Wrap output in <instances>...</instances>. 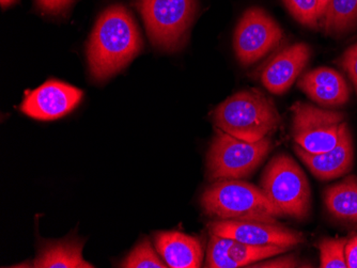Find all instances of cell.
<instances>
[{"instance_id":"obj_1","label":"cell","mask_w":357,"mask_h":268,"mask_svg":"<svg viewBox=\"0 0 357 268\" xmlns=\"http://www.w3.org/2000/svg\"><path fill=\"white\" fill-rule=\"evenodd\" d=\"M142 40L132 14L121 5L106 9L94 26L87 46L88 65L94 81L119 73L140 53Z\"/></svg>"},{"instance_id":"obj_2","label":"cell","mask_w":357,"mask_h":268,"mask_svg":"<svg viewBox=\"0 0 357 268\" xmlns=\"http://www.w3.org/2000/svg\"><path fill=\"white\" fill-rule=\"evenodd\" d=\"M212 120L216 129L248 143L271 137L282 123L274 102L257 89L228 97L213 110Z\"/></svg>"},{"instance_id":"obj_3","label":"cell","mask_w":357,"mask_h":268,"mask_svg":"<svg viewBox=\"0 0 357 268\" xmlns=\"http://www.w3.org/2000/svg\"><path fill=\"white\" fill-rule=\"evenodd\" d=\"M202 211L220 220H259L278 223L280 217L261 188L240 180H220L202 194Z\"/></svg>"},{"instance_id":"obj_4","label":"cell","mask_w":357,"mask_h":268,"mask_svg":"<svg viewBox=\"0 0 357 268\" xmlns=\"http://www.w3.org/2000/svg\"><path fill=\"white\" fill-rule=\"evenodd\" d=\"M260 188L280 217L305 220L312 210V191L305 172L288 154L274 156L264 169Z\"/></svg>"},{"instance_id":"obj_5","label":"cell","mask_w":357,"mask_h":268,"mask_svg":"<svg viewBox=\"0 0 357 268\" xmlns=\"http://www.w3.org/2000/svg\"><path fill=\"white\" fill-rule=\"evenodd\" d=\"M150 41L160 51H178L185 44L197 12V0H136Z\"/></svg>"},{"instance_id":"obj_6","label":"cell","mask_w":357,"mask_h":268,"mask_svg":"<svg viewBox=\"0 0 357 268\" xmlns=\"http://www.w3.org/2000/svg\"><path fill=\"white\" fill-rule=\"evenodd\" d=\"M272 149L271 137L248 143L216 129L206 156L208 179L220 181L250 177Z\"/></svg>"},{"instance_id":"obj_7","label":"cell","mask_w":357,"mask_h":268,"mask_svg":"<svg viewBox=\"0 0 357 268\" xmlns=\"http://www.w3.org/2000/svg\"><path fill=\"white\" fill-rule=\"evenodd\" d=\"M291 111L294 143L310 153L330 151L349 132L344 113L303 102H296Z\"/></svg>"},{"instance_id":"obj_8","label":"cell","mask_w":357,"mask_h":268,"mask_svg":"<svg viewBox=\"0 0 357 268\" xmlns=\"http://www.w3.org/2000/svg\"><path fill=\"white\" fill-rule=\"evenodd\" d=\"M284 38L282 27L264 9L250 8L234 31V53L241 65L250 67L278 49Z\"/></svg>"},{"instance_id":"obj_9","label":"cell","mask_w":357,"mask_h":268,"mask_svg":"<svg viewBox=\"0 0 357 268\" xmlns=\"http://www.w3.org/2000/svg\"><path fill=\"white\" fill-rule=\"evenodd\" d=\"M210 233L250 245L294 247L305 242L304 234L278 223L259 220H218L208 225Z\"/></svg>"},{"instance_id":"obj_10","label":"cell","mask_w":357,"mask_h":268,"mask_svg":"<svg viewBox=\"0 0 357 268\" xmlns=\"http://www.w3.org/2000/svg\"><path fill=\"white\" fill-rule=\"evenodd\" d=\"M83 95L84 92L78 88L52 79L37 89L26 92L21 110L33 119L52 121L71 113Z\"/></svg>"},{"instance_id":"obj_11","label":"cell","mask_w":357,"mask_h":268,"mask_svg":"<svg viewBox=\"0 0 357 268\" xmlns=\"http://www.w3.org/2000/svg\"><path fill=\"white\" fill-rule=\"evenodd\" d=\"M290 247L276 245H250L210 233L204 267H250L257 262L284 255Z\"/></svg>"},{"instance_id":"obj_12","label":"cell","mask_w":357,"mask_h":268,"mask_svg":"<svg viewBox=\"0 0 357 268\" xmlns=\"http://www.w3.org/2000/svg\"><path fill=\"white\" fill-rule=\"evenodd\" d=\"M312 51L305 43L287 46L273 56L260 71V81L266 90L276 95L286 93L310 61Z\"/></svg>"},{"instance_id":"obj_13","label":"cell","mask_w":357,"mask_h":268,"mask_svg":"<svg viewBox=\"0 0 357 268\" xmlns=\"http://www.w3.org/2000/svg\"><path fill=\"white\" fill-rule=\"evenodd\" d=\"M298 87L323 108L340 107L350 100V87L346 79L331 68H317L307 72L298 79Z\"/></svg>"},{"instance_id":"obj_14","label":"cell","mask_w":357,"mask_h":268,"mask_svg":"<svg viewBox=\"0 0 357 268\" xmlns=\"http://www.w3.org/2000/svg\"><path fill=\"white\" fill-rule=\"evenodd\" d=\"M294 151L312 175L320 181L338 179L348 175L352 170L354 150L350 131L330 151L310 153L296 145H294Z\"/></svg>"},{"instance_id":"obj_15","label":"cell","mask_w":357,"mask_h":268,"mask_svg":"<svg viewBox=\"0 0 357 268\" xmlns=\"http://www.w3.org/2000/svg\"><path fill=\"white\" fill-rule=\"evenodd\" d=\"M156 251L170 268H198L202 265V242L180 231L158 232L154 236Z\"/></svg>"},{"instance_id":"obj_16","label":"cell","mask_w":357,"mask_h":268,"mask_svg":"<svg viewBox=\"0 0 357 268\" xmlns=\"http://www.w3.org/2000/svg\"><path fill=\"white\" fill-rule=\"evenodd\" d=\"M84 245L85 242L76 237L45 242L40 247L31 267L93 268V265L84 260Z\"/></svg>"},{"instance_id":"obj_17","label":"cell","mask_w":357,"mask_h":268,"mask_svg":"<svg viewBox=\"0 0 357 268\" xmlns=\"http://www.w3.org/2000/svg\"><path fill=\"white\" fill-rule=\"evenodd\" d=\"M324 203L333 217L357 223V178L349 175L328 187L324 194Z\"/></svg>"},{"instance_id":"obj_18","label":"cell","mask_w":357,"mask_h":268,"mask_svg":"<svg viewBox=\"0 0 357 268\" xmlns=\"http://www.w3.org/2000/svg\"><path fill=\"white\" fill-rule=\"evenodd\" d=\"M357 26V0H331L320 27L326 36L342 37Z\"/></svg>"},{"instance_id":"obj_19","label":"cell","mask_w":357,"mask_h":268,"mask_svg":"<svg viewBox=\"0 0 357 268\" xmlns=\"http://www.w3.org/2000/svg\"><path fill=\"white\" fill-rule=\"evenodd\" d=\"M126 268H166L167 264L158 255V252L152 247L151 242L144 239L128 253V257L120 264Z\"/></svg>"},{"instance_id":"obj_20","label":"cell","mask_w":357,"mask_h":268,"mask_svg":"<svg viewBox=\"0 0 357 268\" xmlns=\"http://www.w3.org/2000/svg\"><path fill=\"white\" fill-rule=\"evenodd\" d=\"M348 239H323L318 244L320 267L347 268L346 246Z\"/></svg>"},{"instance_id":"obj_21","label":"cell","mask_w":357,"mask_h":268,"mask_svg":"<svg viewBox=\"0 0 357 268\" xmlns=\"http://www.w3.org/2000/svg\"><path fill=\"white\" fill-rule=\"evenodd\" d=\"M291 15L305 27H320L318 0H282Z\"/></svg>"},{"instance_id":"obj_22","label":"cell","mask_w":357,"mask_h":268,"mask_svg":"<svg viewBox=\"0 0 357 268\" xmlns=\"http://www.w3.org/2000/svg\"><path fill=\"white\" fill-rule=\"evenodd\" d=\"M338 65L348 74L357 93V43L350 46L339 59Z\"/></svg>"},{"instance_id":"obj_23","label":"cell","mask_w":357,"mask_h":268,"mask_svg":"<svg viewBox=\"0 0 357 268\" xmlns=\"http://www.w3.org/2000/svg\"><path fill=\"white\" fill-rule=\"evenodd\" d=\"M250 267L294 268L301 267V263L294 255H278V258H275V259L268 260L266 262H257V263L250 265Z\"/></svg>"},{"instance_id":"obj_24","label":"cell","mask_w":357,"mask_h":268,"mask_svg":"<svg viewBox=\"0 0 357 268\" xmlns=\"http://www.w3.org/2000/svg\"><path fill=\"white\" fill-rule=\"evenodd\" d=\"M72 3L73 0H37L38 6L42 11L53 15L61 13Z\"/></svg>"},{"instance_id":"obj_25","label":"cell","mask_w":357,"mask_h":268,"mask_svg":"<svg viewBox=\"0 0 357 268\" xmlns=\"http://www.w3.org/2000/svg\"><path fill=\"white\" fill-rule=\"evenodd\" d=\"M346 261L349 268H357V235L347 243Z\"/></svg>"},{"instance_id":"obj_26","label":"cell","mask_w":357,"mask_h":268,"mask_svg":"<svg viewBox=\"0 0 357 268\" xmlns=\"http://www.w3.org/2000/svg\"><path fill=\"white\" fill-rule=\"evenodd\" d=\"M319 3V15H320V26L322 24L324 15H326V10H328V5H330L331 0H318Z\"/></svg>"},{"instance_id":"obj_27","label":"cell","mask_w":357,"mask_h":268,"mask_svg":"<svg viewBox=\"0 0 357 268\" xmlns=\"http://www.w3.org/2000/svg\"><path fill=\"white\" fill-rule=\"evenodd\" d=\"M15 0H0V3L3 6V8L9 7L10 5L14 3Z\"/></svg>"}]
</instances>
